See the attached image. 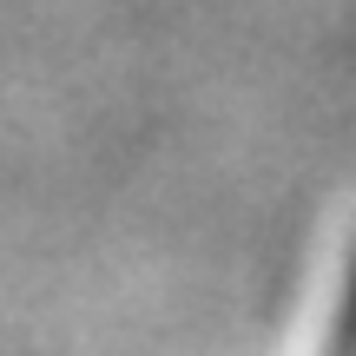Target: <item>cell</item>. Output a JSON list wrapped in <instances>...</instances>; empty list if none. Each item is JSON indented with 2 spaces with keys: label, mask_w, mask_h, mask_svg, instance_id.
Returning <instances> with one entry per match:
<instances>
[{
  "label": "cell",
  "mask_w": 356,
  "mask_h": 356,
  "mask_svg": "<svg viewBox=\"0 0 356 356\" xmlns=\"http://www.w3.org/2000/svg\"><path fill=\"white\" fill-rule=\"evenodd\" d=\"M330 343H337V350H356V257H350V284H343V317H337Z\"/></svg>",
  "instance_id": "6da1fadb"
}]
</instances>
